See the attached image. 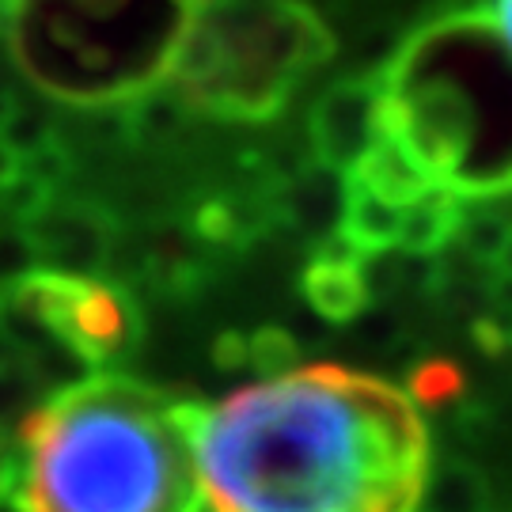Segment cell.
Segmentation results:
<instances>
[{"instance_id": "cell-1", "label": "cell", "mask_w": 512, "mask_h": 512, "mask_svg": "<svg viewBox=\"0 0 512 512\" xmlns=\"http://www.w3.org/2000/svg\"><path fill=\"white\" fill-rule=\"evenodd\" d=\"M171 418L217 512H414L429 475L418 403L342 365L175 403Z\"/></svg>"}, {"instance_id": "cell-2", "label": "cell", "mask_w": 512, "mask_h": 512, "mask_svg": "<svg viewBox=\"0 0 512 512\" xmlns=\"http://www.w3.org/2000/svg\"><path fill=\"white\" fill-rule=\"evenodd\" d=\"M171 406L110 372L54 391L16 425L27 452L16 512H186L198 475Z\"/></svg>"}, {"instance_id": "cell-3", "label": "cell", "mask_w": 512, "mask_h": 512, "mask_svg": "<svg viewBox=\"0 0 512 512\" xmlns=\"http://www.w3.org/2000/svg\"><path fill=\"white\" fill-rule=\"evenodd\" d=\"M380 137L463 202L512 194V42L494 8L433 16L384 73Z\"/></svg>"}, {"instance_id": "cell-4", "label": "cell", "mask_w": 512, "mask_h": 512, "mask_svg": "<svg viewBox=\"0 0 512 512\" xmlns=\"http://www.w3.org/2000/svg\"><path fill=\"white\" fill-rule=\"evenodd\" d=\"M384 76L346 73L330 80L308 110V148L315 167L349 175L353 164L380 141Z\"/></svg>"}, {"instance_id": "cell-5", "label": "cell", "mask_w": 512, "mask_h": 512, "mask_svg": "<svg viewBox=\"0 0 512 512\" xmlns=\"http://www.w3.org/2000/svg\"><path fill=\"white\" fill-rule=\"evenodd\" d=\"M35 258H46L50 270H65V274L95 277L110 266L114 243H118V228L110 217L107 205L76 198V202H54V209L31 228H19Z\"/></svg>"}, {"instance_id": "cell-6", "label": "cell", "mask_w": 512, "mask_h": 512, "mask_svg": "<svg viewBox=\"0 0 512 512\" xmlns=\"http://www.w3.org/2000/svg\"><path fill=\"white\" fill-rule=\"evenodd\" d=\"M300 296L327 323H353L376 300L365 281V255H357L346 239L327 236L311 247V258L300 270Z\"/></svg>"}, {"instance_id": "cell-7", "label": "cell", "mask_w": 512, "mask_h": 512, "mask_svg": "<svg viewBox=\"0 0 512 512\" xmlns=\"http://www.w3.org/2000/svg\"><path fill=\"white\" fill-rule=\"evenodd\" d=\"M342 205H346V175L327 171V167H308L293 183L274 190V220L293 228L308 239H327L342 224Z\"/></svg>"}, {"instance_id": "cell-8", "label": "cell", "mask_w": 512, "mask_h": 512, "mask_svg": "<svg viewBox=\"0 0 512 512\" xmlns=\"http://www.w3.org/2000/svg\"><path fill=\"white\" fill-rule=\"evenodd\" d=\"M346 179H353L357 186H365L368 194H376V198H384V202L399 205V209H410V205L421 202L429 190H437L433 179L406 156L403 148L395 145V141H384V137L353 164V171H349Z\"/></svg>"}, {"instance_id": "cell-9", "label": "cell", "mask_w": 512, "mask_h": 512, "mask_svg": "<svg viewBox=\"0 0 512 512\" xmlns=\"http://www.w3.org/2000/svg\"><path fill=\"white\" fill-rule=\"evenodd\" d=\"M403 213L406 209L384 202V198L368 194L365 186L346 179V205H342L338 236L365 258L391 255L399 247V239H403Z\"/></svg>"}, {"instance_id": "cell-10", "label": "cell", "mask_w": 512, "mask_h": 512, "mask_svg": "<svg viewBox=\"0 0 512 512\" xmlns=\"http://www.w3.org/2000/svg\"><path fill=\"white\" fill-rule=\"evenodd\" d=\"M467 220L463 198H456L452 190H429L421 202H414L403 213V239L399 251L414 258H429L448 251L459 239V228Z\"/></svg>"}, {"instance_id": "cell-11", "label": "cell", "mask_w": 512, "mask_h": 512, "mask_svg": "<svg viewBox=\"0 0 512 512\" xmlns=\"http://www.w3.org/2000/svg\"><path fill=\"white\" fill-rule=\"evenodd\" d=\"M414 512H494V497L475 463L448 456L429 463Z\"/></svg>"}, {"instance_id": "cell-12", "label": "cell", "mask_w": 512, "mask_h": 512, "mask_svg": "<svg viewBox=\"0 0 512 512\" xmlns=\"http://www.w3.org/2000/svg\"><path fill=\"white\" fill-rule=\"evenodd\" d=\"M456 243H459V251H463L467 262L497 270V266H501V258H505V251H509V243H512V213L509 209H501V205H494V202H482V209L467 213Z\"/></svg>"}, {"instance_id": "cell-13", "label": "cell", "mask_w": 512, "mask_h": 512, "mask_svg": "<svg viewBox=\"0 0 512 512\" xmlns=\"http://www.w3.org/2000/svg\"><path fill=\"white\" fill-rule=\"evenodd\" d=\"M57 137V122H54V110L46 103H27V99H16V107L8 110L4 126H0V145L12 148L19 160L35 156L38 148L54 145Z\"/></svg>"}, {"instance_id": "cell-14", "label": "cell", "mask_w": 512, "mask_h": 512, "mask_svg": "<svg viewBox=\"0 0 512 512\" xmlns=\"http://www.w3.org/2000/svg\"><path fill=\"white\" fill-rule=\"evenodd\" d=\"M247 338H251V365L247 368L255 372L262 384L266 380H281V376L293 372L296 357H300V342L293 338V330L266 323V327H258Z\"/></svg>"}, {"instance_id": "cell-15", "label": "cell", "mask_w": 512, "mask_h": 512, "mask_svg": "<svg viewBox=\"0 0 512 512\" xmlns=\"http://www.w3.org/2000/svg\"><path fill=\"white\" fill-rule=\"evenodd\" d=\"M459 387H463V376H459V368L452 361H444V357H433V361H421L414 368V376H410V399L418 403V410H433V406H444L452 403L459 395Z\"/></svg>"}, {"instance_id": "cell-16", "label": "cell", "mask_w": 512, "mask_h": 512, "mask_svg": "<svg viewBox=\"0 0 512 512\" xmlns=\"http://www.w3.org/2000/svg\"><path fill=\"white\" fill-rule=\"evenodd\" d=\"M23 171L57 190V186H65L76 175V156H73V148L57 137L54 145L38 148L35 156H27V160H23Z\"/></svg>"}, {"instance_id": "cell-17", "label": "cell", "mask_w": 512, "mask_h": 512, "mask_svg": "<svg viewBox=\"0 0 512 512\" xmlns=\"http://www.w3.org/2000/svg\"><path fill=\"white\" fill-rule=\"evenodd\" d=\"M23 471H27V452L16 429L0 425V505L16 501L19 486H23Z\"/></svg>"}, {"instance_id": "cell-18", "label": "cell", "mask_w": 512, "mask_h": 512, "mask_svg": "<svg viewBox=\"0 0 512 512\" xmlns=\"http://www.w3.org/2000/svg\"><path fill=\"white\" fill-rule=\"evenodd\" d=\"M209 357H213L217 372H243L251 365V338L239 330H220L209 346Z\"/></svg>"}, {"instance_id": "cell-19", "label": "cell", "mask_w": 512, "mask_h": 512, "mask_svg": "<svg viewBox=\"0 0 512 512\" xmlns=\"http://www.w3.org/2000/svg\"><path fill=\"white\" fill-rule=\"evenodd\" d=\"M475 342L486 353H501V349H509V330L497 319H475Z\"/></svg>"}, {"instance_id": "cell-20", "label": "cell", "mask_w": 512, "mask_h": 512, "mask_svg": "<svg viewBox=\"0 0 512 512\" xmlns=\"http://www.w3.org/2000/svg\"><path fill=\"white\" fill-rule=\"evenodd\" d=\"M171 4H175L179 19H209L220 16L224 8H232L236 0H171Z\"/></svg>"}, {"instance_id": "cell-21", "label": "cell", "mask_w": 512, "mask_h": 512, "mask_svg": "<svg viewBox=\"0 0 512 512\" xmlns=\"http://www.w3.org/2000/svg\"><path fill=\"white\" fill-rule=\"evenodd\" d=\"M494 16H497V27L512 42V0H494Z\"/></svg>"}, {"instance_id": "cell-22", "label": "cell", "mask_w": 512, "mask_h": 512, "mask_svg": "<svg viewBox=\"0 0 512 512\" xmlns=\"http://www.w3.org/2000/svg\"><path fill=\"white\" fill-rule=\"evenodd\" d=\"M16 99H19V95L12 92V88H8L4 80H0V126H4V118H8V110L16 107Z\"/></svg>"}, {"instance_id": "cell-23", "label": "cell", "mask_w": 512, "mask_h": 512, "mask_svg": "<svg viewBox=\"0 0 512 512\" xmlns=\"http://www.w3.org/2000/svg\"><path fill=\"white\" fill-rule=\"evenodd\" d=\"M509 349H512V334H509Z\"/></svg>"}, {"instance_id": "cell-24", "label": "cell", "mask_w": 512, "mask_h": 512, "mask_svg": "<svg viewBox=\"0 0 512 512\" xmlns=\"http://www.w3.org/2000/svg\"><path fill=\"white\" fill-rule=\"evenodd\" d=\"M0 346H4V338H0Z\"/></svg>"}, {"instance_id": "cell-25", "label": "cell", "mask_w": 512, "mask_h": 512, "mask_svg": "<svg viewBox=\"0 0 512 512\" xmlns=\"http://www.w3.org/2000/svg\"><path fill=\"white\" fill-rule=\"evenodd\" d=\"M23 4H31V0H23Z\"/></svg>"}]
</instances>
